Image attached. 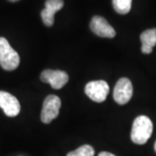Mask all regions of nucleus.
<instances>
[{
    "label": "nucleus",
    "mask_w": 156,
    "mask_h": 156,
    "mask_svg": "<svg viewBox=\"0 0 156 156\" xmlns=\"http://www.w3.org/2000/svg\"><path fill=\"white\" fill-rule=\"evenodd\" d=\"M153 133V123L147 116L140 115L133 122L131 140L138 145H143L148 140Z\"/></svg>",
    "instance_id": "f257e3e1"
},
{
    "label": "nucleus",
    "mask_w": 156,
    "mask_h": 156,
    "mask_svg": "<svg viewBox=\"0 0 156 156\" xmlns=\"http://www.w3.org/2000/svg\"><path fill=\"white\" fill-rule=\"evenodd\" d=\"M20 62V57L5 37H0V65L4 69L11 71L16 69Z\"/></svg>",
    "instance_id": "f03ea898"
},
{
    "label": "nucleus",
    "mask_w": 156,
    "mask_h": 156,
    "mask_svg": "<svg viewBox=\"0 0 156 156\" xmlns=\"http://www.w3.org/2000/svg\"><path fill=\"white\" fill-rule=\"evenodd\" d=\"M61 100L55 95H48L44 101L41 112V121L45 124L51 122L59 115Z\"/></svg>",
    "instance_id": "7ed1b4c3"
},
{
    "label": "nucleus",
    "mask_w": 156,
    "mask_h": 156,
    "mask_svg": "<svg viewBox=\"0 0 156 156\" xmlns=\"http://www.w3.org/2000/svg\"><path fill=\"white\" fill-rule=\"evenodd\" d=\"M109 93V86L103 80L92 81L85 86V94L95 102H102L106 100Z\"/></svg>",
    "instance_id": "20e7f679"
},
{
    "label": "nucleus",
    "mask_w": 156,
    "mask_h": 156,
    "mask_svg": "<svg viewBox=\"0 0 156 156\" xmlns=\"http://www.w3.org/2000/svg\"><path fill=\"white\" fill-rule=\"evenodd\" d=\"M133 95V85L130 80L122 77L118 80L115 86L113 97L114 100L120 105L128 103Z\"/></svg>",
    "instance_id": "39448f33"
},
{
    "label": "nucleus",
    "mask_w": 156,
    "mask_h": 156,
    "mask_svg": "<svg viewBox=\"0 0 156 156\" xmlns=\"http://www.w3.org/2000/svg\"><path fill=\"white\" fill-rule=\"evenodd\" d=\"M42 82L49 83L54 89H62L69 81V76L65 71L45 69L41 73Z\"/></svg>",
    "instance_id": "423d86ee"
},
{
    "label": "nucleus",
    "mask_w": 156,
    "mask_h": 156,
    "mask_svg": "<svg viewBox=\"0 0 156 156\" xmlns=\"http://www.w3.org/2000/svg\"><path fill=\"white\" fill-rule=\"evenodd\" d=\"M0 108L7 116L15 117L20 113L21 106L17 98L8 92L0 90Z\"/></svg>",
    "instance_id": "0eeeda50"
},
{
    "label": "nucleus",
    "mask_w": 156,
    "mask_h": 156,
    "mask_svg": "<svg viewBox=\"0 0 156 156\" xmlns=\"http://www.w3.org/2000/svg\"><path fill=\"white\" fill-rule=\"evenodd\" d=\"M91 30L101 37L113 38L115 37V30L104 17L95 16L90 22Z\"/></svg>",
    "instance_id": "6e6552de"
},
{
    "label": "nucleus",
    "mask_w": 156,
    "mask_h": 156,
    "mask_svg": "<svg viewBox=\"0 0 156 156\" xmlns=\"http://www.w3.org/2000/svg\"><path fill=\"white\" fill-rule=\"evenodd\" d=\"M62 7L63 0H47L45 2V8L41 12V17L46 26L50 27L54 24V16Z\"/></svg>",
    "instance_id": "1a4fd4ad"
},
{
    "label": "nucleus",
    "mask_w": 156,
    "mask_h": 156,
    "mask_svg": "<svg viewBox=\"0 0 156 156\" xmlns=\"http://www.w3.org/2000/svg\"><path fill=\"white\" fill-rule=\"evenodd\" d=\"M141 52L144 54H150L153 48L156 45V29H150L143 31L140 35Z\"/></svg>",
    "instance_id": "9d476101"
},
{
    "label": "nucleus",
    "mask_w": 156,
    "mask_h": 156,
    "mask_svg": "<svg viewBox=\"0 0 156 156\" xmlns=\"http://www.w3.org/2000/svg\"><path fill=\"white\" fill-rule=\"evenodd\" d=\"M113 6L117 13L125 15L131 10L132 0H113Z\"/></svg>",
    "instance_id": "9b49d317"
},
{
    "label": "nucleus",
    "mask_w": 156,
    "mask_h": 156,
    "mask_svg": "<svg viewBox=\"0 0 156 156\" xmlns=\"http://www.w3.org/2000/svg\"><path fill=\"white\" fill-rule=\"evenodd\" d=\"M95 150L90 145H83L75 151L69 152L67 156H94Z\"/></svg>",
    "instance_id": "f8f14e48"
},
{
    "label": "nucleus",
    "mask_w": 156,
    "mask_h": 156,
    "mask_svg": "<svg viewBox=\"0 0 156 156\" xmlns=\"http://www.w3.org/2000/svg\"><path fill=\"white\" fill-rule=\"evenodd\" d=\"M98 156H115V154H113L111 153H108V152H101Z\"/></svg>",
    "instance_id": "ddd939ff"
},
{
    "label": "nucleus",
    "mask_w": 156,
    "mask_h": 156,
    "mask_svg": "<svg viewBox=\"0 0 156 156\" xmlns=\"http://www.w3.org/2000/svg\"><path fill=\"white\" fill-rule=\"evenodd\" d=\"M10 2H17V1H19V0H8Z\"/></svg>",
    "instance_id": "4468645a"
},
{
    "label": "nucleus",
    "mask_w": 156,
    "mask_h": 156,
    "mask_svg": "<svg viewBox=\"0 0 156 156\" xmlns=\"http://www.w3.org/2000/svg\"><path fill=\"white\" fill-rule=\"evenodd\" d=\"M154 150H155L156 152V141H155V144H154Z\"/></svg>",
    "instance_id": "2eb2a0df"
}]
</instances>
